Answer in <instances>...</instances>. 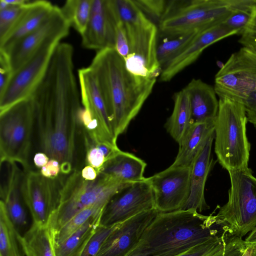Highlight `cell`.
<instances>
[{"label": "cell", "instance_id": "cell-26", "mask_svg": "<svg viewBox=\"0 0 256 256\" xmlns=\"http://www.w3.org/2000/svg\"><path fill=\"white\" fill-rule=\"evenodd\" d=\"M174 106L164 126L168 132L180 146L192 125L189 94L184 88L174 96Z\"/></svg>", "mask_w": 256, "mask_h": 256}, {"label": "cell", "instance_id": "cell-36", "mask_svg": "<svg viewBox=\"0 0 256 256\" xmlns=\"http://www.w3.org/2000/svg\"><path fill=\"white\" fill-rule=\"evenodd\" d=\"M118 224L106 226L100 224L89 240L82 256H96L105 240Z\"/></svg>", "mask_w": 256, "mask_h": 256}, {"label": "cell", "instance_id": "cell-41", "mask_svg": "<svg viewBox=\"0 0 256 256\" xmlns=\"http://www.w3.org/2000/svg\"><path fill=\"white\" fill-rule=\"evenodd\" d=\"M12 74L13 72L8 54L0 50V94L6 88Z\"/></svg>", "mask_w": 256, "mask_h": 256}, {"label": "cell", "instance_id": "cell-6", "mask_svg": "<svg viewBox=\"0 0 256 256\" xmlns=\"http://www.w3.org/2000/svg\"><path fill=\"white\" fill-rule=\"evenodd\" d=\"M127 184L102 174L94 180H87L80 172L74 171L60 186L58 206L48 220L53 235L84 208L96 204H107Z\"/></svg>", "mask_w": 256, "mask_h": 256}, {"label": "cell", "instance_id": "cell-13", "mask_svg": "<svg viewBox=\"0 0 256 256\" xmlns=\"http://www.w3.org/2000/svg\"><path fill=\"white\" fill-rule=\"evenodd\" d=\"M154 208V196L147 178L127 184L117 192L105 207L100 224L112 226Z\"/></svg>", "mask_w": 256, "mask_h": 256}, {"label": "cell", "instance_id": "cell-38", "mask_svg": "<svg viewBox=\"0 0 256 256\" xmlns=\"http://www.w3.org/2000/svg\"><path fill=\"white\" fill-rule=\"evenodd\" d=\"M86 162L87 165L93 167L98 174L106 162V158L103 151L98 146L86 140Z\"/></svg>", "mask_w": 256, "mask_h": 256}, {"label": "cell", "instance_id": "cell-42", "mask_svg": "<svg viewBox=\"0 0 256 256\" xmlns=\"http://www.w3.org/2000/svg\"><path fill=\"white\" fill-rule=\"evenodd\" d=\"M248 122L256 128V89L248 96L243 104Z\"/></svg>", "mask_w": 256, "mask_h": 256}, {"label": "cell", "instance_id": "cell-21", "mask_svg": "<svg viewBox=\"0 0 256 256\" xmlns=\"http://www.w3.org/2000/svg\"><path fill=\"white\" fill-rule=\"evenodd\" d=\"M190 100L192 123L214 122L218 110V99L214 86L194 78L186 86Z\"/></svg>", "mask_w": 256, "mask_h": 256}, {"label": "cell", "instance_id": "cell-1", "mask_svg": "<svg viewBox=\"0 0 256 256\" xmlns=\"http://www.w3.org/2000/svg\"><path fill=\"white\" fill-rule=\"evenodd\" d=\"M71 44L56 46L46 73L32 96L41 149L56 160L60 172H72L78 114L82 108Z\"/></svg>", "mask_w": 256, "mask_h": 256}, {"label": "cell", "instance_id": "cell-30", "mask_svg": "<svg viewBox=\"0 0 256 256\" xmlns=\"http://www.w3.org/2000/svg\"><path fill=\"white\" fill-rule=\"evenodd\" d=\"M92 0H68L62 8L61 12L68 22L80 34L88 23Z\"/></svg>", "mask_w": 256, "mask_h": 256}, {"label": "cell", "instance_id": "cell-16", "mask_svg": "<svg viewBox=\"0 0 256 256\" xmlns=\"http://www.w3.org/2000/svg\"><path fill=\"white\" fill-rule=\"evenodd\" d=\"M158 212L153 208L118 224L96 256H126L138 242Z\"/></svg>", "mask_w": 256, "mask_h": 256}, {"label": "cell", "instance_id": "cell-3", "mask_svg": "<svg viewBox=\"0 0 256 256\" xmlns=\"http://www.w3.org/2000/svg\"><path fill=\"white\" fill-rule=\"evenodd\" d=\"M89 66L104 101L114 136L126 132L150 94L156 79L135 76L114 48L98 51Z\"/></svg>", "mask_w": 256, "mask_h": 256}, {"label": "cell", "instance_id": "cell-37", "mask_svg": "<svg viewBox=\"0 0 256 256\" xmlns=\"http://www.w3.org/2000/svg\"><path fill=\"white\" fill-rule=\"evenodd\" d=\"M114 12L116 18L114 49L124 60L130 54L128 40L124 24L118 18L114 11Z\"/></svg>", "mask_w": 256, "mask_h": 256}, {"label": "cell", "instance_id": "cell-34", "mask_svg": "<svg viewBox=\"0 0 256 256\" xmlns=\"http://www.w3.org/2000/svg\"><path fill=\"white\" fill-rule=\"evenodd\" d=\"M138 8L150 20L159 24L166 16L170 0H134Z\"/></svg>", "mask_w": 256, "mask_h": 256}, {"label": "cell", "instance_id": "cell-32", "mask_svg": "<svg viewBox=\"0 0 256 256\" xmlns=\"http://www.w3.org/2000/svg\"><path fill=\"white\" fill-rule=\"evenodd\" d=\"M202 31V30H201ZM200 30H195L166 40L158 44L156 55L162 68L178 55Z\"/></svg>", "mask_w": 256, "mask_h": 256}, {"label": "cell", "instance_id": "cell-7", "mask_svg": "<svg viewBox=\"0 0 256 256\" xmlns=\"http://www.w3.org/2000/svg\"><path fill=\"white\" fill-rule=\"evenodd\" d=\"M240 0H170L168 12L158 24L164 34L176 37L203 30L224 21Z\"/></svg>", "mask_w": 256, "mask_h": 256}, {"label": "cell", "instance_id": "cell-40", "mask_svg": "<svg viewBox=\"0 0 256 256\" xmlns=\"http://www.w3.org/2000/svg\"><path fill=\"white\" fill-rule=\"evenodd\" d=\"M238 42L242 46L256 45V4L251 18L242 34Z\"/></svg>", "mask_w": 256, "mask_h": 256}, {"label": "cell", "instance_id": "cell-4", "mask_svg": "<svg viewBox=\"0 0 256 256\" xmlns=\"http://www.w3.org/2000/svg\"><path fill=\"white\" fill-rule=\"evenodd\" d=\"M111 2L127 34L130 54L124 60L126 69L135 76L156 79L162 72L156 55L158 27L134 0H111Z\"/></svg>", "mask_w": 256, "mask_h": 256}, {"label": "cell", "instance_id": "cell-44", "mask_svg": "<svg viewBox=\"0 0 256 256\" xmlns=\"http://www.w3.org/2000/svg\"><path fill=\"white\" fill-rule=\"evenodd\" d=\"M82 178L87 180H94L96 179L98 174L92 166L86 165L80 171Z\"/></svg>", "mask_w": 256, "mask_h": 256}, {"label": "cell", "instance_id": "cell-39", "mask_svg": "<svg viewBox=\"0 0 256 256\" xmlns=\"http://www.w3.org/2000/svg\"><path fill=\"white\" fill-rule=\"evenodd\" d=\"M230 234L225 236L210 240L196 245L178 256H212V250Z\"/></svg>", "mask_w": 256, "mask_h": 256}, {"label": "cell", "instance_id": "cell-20", "mask_svg": "<svg viewBox=\"0 0 256 256\" xmlns=\"http://www.w3.org/2000/svg\"><path fill=\"white\" fill-rule=\"evenodd\" d=\"M54 6L46 0L30 1L13 28L0 40V50L7 52L18 42L38 28L50 15Z\"/></svg>", "mask_w": 256, "mask_h": 256}, {"label": "cell", "instance_id": "cell-48", "mask_svg": "<svg viewBox=\"0 0 256 256\" xmlns=\"http://www.w3.org/2000/svg\"><path fill=\"white\" fill-rule=\"evenodd\" d=\"M250 256H256V244L251 245Z\"/></svg>", "mask_w": 256, "mask_h": 256}, {"label": "cell", "instance_id": "cell-35", "mask_svg": "<svg viewBox=\"0 0 256 256\" xmlns=\"http://www.w3.org/2000/svg\"><path fill=\"white\" fill-rule=\"evenodd\" d=\"M29 2L22 6L10 5L8 3V6L0 10V40L13 28Z\"/></svg>", "mask_w": 256, "mask_h": 256}, {"label": "cell", "instance_id": "cell-31", "mask_svg": "<svg viewBox=\"0 0 256 256\" xmlns=\"http://www.w3.org/2000/svg\"><path fill=\"white\" fill-rule=\"evenodd\" d=\"M107 204L99 203L92 205L72 217L53 235L54 246L64 242L91 217L103 212Z\"/></svg>", "mask_w": 256, "mask_h": 256}, {"label": "cell", "instance_id": "cell-2", "mask_svg": "<svg viewBox=\"0 0 256 256\" xmlns=\"http://www.w3.org/2000/svg\"><path fill=\"white\" fill-rule=\"evenodd\" d=\"M230 234L228 228L216 216L202 215L192 209L158 212L126 255L178 256Z\"/></svg>", "mask_w": 256, "mask_h": 256}, {"label": "cell", "instance_id": "cell-11", "mask_svg": "<svg viewBox=\"0 0 256 256\" xmlns=\"http://www.w3.org/2000/svg\"><path fill=\"white\" fill-rule=\"evenodd\" d=\"M62 38L49 40L14 72L0 94V112L29 98L44 77L54 52Z\"/></svg>", "mask_w": 256, "mask_h": 256}, {"label": "cell", "instance_id": "cell-43", "mask_svg": "<svg viewBox=\"0 0 256 256\" xmlns=\"http://www.w3.org/2000/svg\"><path fill=\"white\" fill-rule=\"evenodd\" d=\"M60 172V165L55 159H50L47 164L40 169V173L44 177L55 179Z\"/></svg>", "mask_w": 256, "mask_h": 256}, {"label": "cell", "instance_id": "cell-22", "mask_svg": "<svg viewBox=\"0 0 256 256\" xmlns=\"http://www.w3.org/2000/svg\"><path fill=\"white\" fill-rule=\"evenodd\" d=\"M78 78L82 107L88 110L108 131L114 136L104 101L90 68L88 66L78 70Z\"/></svg>", "mask_w": 256, "mask_h": 256}, {"label": "cell", "instance_id": "cell-8", "mask_svg": "<svg viewBox=\"0 0 256 256\" xmlns=\"http://www.w3.org/2000/svg\"><path fill=\"white\" fill-rule=\"evenodd\" d=\"M35 111L31 98L0 112V162L18 163L30 170L32 128Z\"/></svg>", "mask_w": 256, "mask_h": 256}, {"label": "cell", "instance_id": "cell-15", "mask_svg": "<svg viewBox=\"0 0 256 256\" xmlns=\"http://www.w3.org/2000/svg\"><path fill=\"white\" fill-rule=\"evenodd\" d=\"M70 27L60 8L54 6L50 15L38 28L4 52L8 56L13 74L46 42L54 38L62 39L68 36Z\"/></svg>", "mask_w": 256, "mask_h": 256}, {"label": "cell", "instance_id": "cell-49", "mask_svg": "<svg viewBox=\"0 0 256 256\" xmlns=\"http://www.w3.org/2000/svg\"><path fill=\"white\" fill-rule=\"evenodd\" d=\"M251 46L256 51V45L252 46Z\"/></svg>", "mask_w": 256, "mask_h": 256}, {"label": "cell", "instance_id": "cell-28", "mask_svg": "<svg viewBox=\"0 0 256 256\" xmlns=\"http://www.w3.org/2000/svg\"><path fill=\"white\" fill-rule=\"evenodd\" d=\"M22 238L34 256H56L53 234L48 222L43 224L32 223Z\"/></svg>", "mask_w": 256, "mask_h": 256}, {"label": "cell", "instance_id": "cell-10", "mask_svg": "<svg viewBox=\"0 0 256 256\" xmlns=\"http://www.w3.org/2000/svg\"><path fill=\"white\" fill-rule=\"evenodd\" d=\"M214 88L218 98L243 104L256 89V51L242 46L232 53L216 74Z\"/></svg>", "mask_w": 256, "mask_h": 256}, {"label": "cell", "instance_id": "cell-29", "mask_svg": "<svg viewBox=\"0 0 256 256\" xmlns=\"http://www.w3.org/2000/svg\"><path fill=\"white\" fill-rule=\"evenodd\" d=\"M16 228L8 214L5 204L0 202V256H22Z\"/></svg>", "mask_w": 256, "mask_h": 256}, {"label": "cell", "instance_id": "cell-23", "mask_svg": "<svg viewBox=\"0 0 256 256\" xmlns=\"http://www.w3.org/2000/svg\"><path fill=\"white\" fill-rule=\"evenodd\" d=\"M146 164L135 155L118 150L105 162L100 174L130 184L143 180Z\"/></svg>", "mask_w": 256, "mask_h": 256}, {"label": "cell", "instance_id": "cell-9", "mask_svg": "<svg viewBox=\"0 0 256 256\" xmlns=\"http://www.w3.org/2000/svg\"><path fill=\"white\" fill-rule=\"evenodd\" d=\"M228 172V200L216 216L232 234L242 238L256 228V178L249 168Z\"/></svg>", "mask_w": 256, "mask_h": 256}, {"label": "cell", "instance_id": "cell-12", "mask_svg": "<svg viewBox=\"0 0 256 256\" xmlns=\"http://www.w3.org/2000/svg\"><path fill=\"white\" fill-rule=\"evenodd\" d=\"M192 166H174L147 178L154 194V208L158 212L181 210L190 192Z\"/></svg>", "mask_w": 256, "mask_h": 256}, {"label": "cell", "instance_id": "cell-17", "mask_svg": "<svg viewBox=\"0 0 256 256\" xmlns=\"http://www.w3.org/2000/svg\"><path fill=\"white\" fill-rule=\"evenodd\" d=\"M116 24L110 0H92L88 23L80 34L82 46L98 51L114 48Z\"/></svg>", "mask_w": 256, "mask_h": 256}, {"label": "cell", "instance_id": "cell-47", "mask_svg": "<svg viewBox=\"0 0 256 256\" xmlns=\"http://www.w3.org/2000/svg\"><path fill=\"white\" fill-rule=\"evenodd\" d=\"M244 241L250 245L256 244V228L250 233Z\"/></svg>", "mask_w": 256, "mask_h": 256}, {"label": "cell", "instance_id": "cell-45", "mask_svg": "<svg viewBox=\"0 0 256 256\" xmlns=\"http://www.w3.org/2000/svg\"><path fill=\"white\" fill-rule=\"evenodd\" d=\"M49 157L44 152H39L34 156V162L35 166L38 168H42L49 161Z\"/></svg>", "mask_w": 256, "mask_h": 256}, {"label": "cell", "instance_id": "cell-50", "mask_svg": "<svg viewBox=\"0 0 256 256\" xmlns=\"http://www.w3.org/2000/svg\"><path fill=\"white\" fill-rule=\"evenodd\" d=\"M126 256H132V255H126Z\"/></svg>", "mask_w": 256, "mask_h": 256}, {"label": "cell", "instance_id": "cell-14", "mask_svg": "<svg viewBox=\"0 0 256 256\" xmlns=\"http://www.w3.org/2000/svg\"><path fill=\"white\" fill-rule=\"evenodd\" d=\"M21 182L22 199L28 208L32 223L43 224L58 204V186L55 179L44 177L40 172L28 170Z\"/></svg>", "mask_w": 256, "mask_h": 256}, {"label": "cell", "instance_id": "cell-46", "mask_svg": "<svg viewBox=\"0 0 256 256\" xmlns=\"http://www.w3.org/2000/svg\"><path fill=\"white\" fill-rule=\"evenodd\" d=\"M18 240L20 244L21 248L22 251L24 256H34L32 252L30 250L28 246L23 240L22 236L18 234Z\"/></svg>", "mask_w": 256, "mask_h": 256}, {"label": "cell", "instance_id": "cell-24", "mask_svg": "<svg viewBox=\"0 0 256 256\" xmlns=\"http://www.w3.org/2000/svg\"><path fill=\"white\" fill-rule=\"evenodd\" d=\"M7 182L1 187L0 196L11 221L16 228L26 224L27 219L22 198L21 182L23 176L16 164H10Z\"/></svg>", "mask_w": 256, "mask_h": 256}, {"label": "cell", "instance_id": "cell-19", "mask_svg": "<svg viewBox=\"0 0 256 256\" xmlns=\"http://www.w3.org/2000/svg\"><path fill=\"white\" fill-rule=\"evenodd\" d=\"M214 133L208 138L192 166L190 192L182 210L192 209L202 212L209 209L204 197V188L208 175L213 166L212 148Z\"/></svg>", "mask_w": 256, "mask_h": 256}, {"label": "cell", "instance_id": "cell-25", "mask_svg": "<svg viewBox=\"0 0 256 256\" xmlns=\"http://www.w3.org/2000/svg\"><path fill=\"white\" fill-rule=\"evenodd\" d=\"M214 122L192 124L183 143L179 146L172 166H192L208 138L214 133Z\"/></svg>", "mask_w": 256, "mask_h": 256}, {"label": "cell", "instance_id": "cell-33", "mask_svg": "<svg viewBox=\"0 0 256 256\" xmlns=\"http://www.w3.org/2000/svg\"><path fill=\"white\" fill-rule=\"evenodd\" d=\"M256 0H240L230 15L222 23L242 34L250 20Z\"/></svg>", "mask_w": 256, "mask_h": 256}, {"label": "cell", "instance_id": "cell-27", "mask_svg": "<svg viewBox=\"0 0 256 256\" xmlns=\"http://www.w3.org/2000/svg\"><path fill=\"white\" fill-rule=\"evenodd\" d=\"M102 214L91 217L64 242L55 246L56 256H82L89 240L100 224Z\"/></svg>", "mask_w": 256, "mask_h": 256}, {"label": "cell", "instance_id": "cell-5", "mask_svg": "<svg viewBox=\"0 0 256 256\" xmlns=\"http://www.w3.org/2000/svg\"><path fill=\"white\" fill-rule=\"evenodd\" d=\"M248 119L242 104L218 98L214 120V152L221 166L227 170L248 168L250 144L246 132Z\"/></svg>", "mask_w": 256, "mask_h": 256}, {"label": "cell", "instance_id": "cell-18", "mask_svg": "<svg viewBox=\"0 0 256 256\" xmlns=\"http://www.w3.org/2000/svg\"><path fill=\"white\" fill-rule=\"evenodd\" d=\"M238 32L226 27L222 22L199 32L183 50L162 70L160 80L167 82L194 62L210 46Z\"/></svg>", "mask_w": 256, "mask_h": 256}]
</instances>
